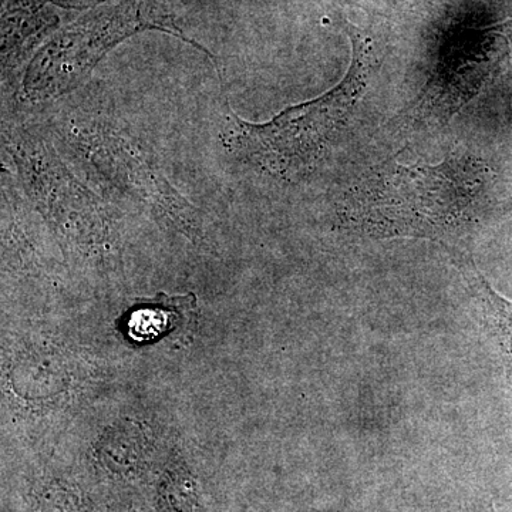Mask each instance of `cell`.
Here are the masks:
<instances>
[{
	"mask_svg": "<svg viewBox=\"0 0 512 512\" xmlns=\"http://www.w3.org/2000/svg\"><path fill=\"white\" fill-rule=\"evenodd\" d=\"M352 62L345 77L318 99L289 107L262 124L231 117L225 146L248 163L278 177H292L315 165L362 99L373 67L372 40L349 28Z\"/></svg>",
	"mask_w": 512,
	"mask_h": 512,
	"instance_id": "2",
	"label": "cell"
},
{
	"mask_svg": "<svg viewBox=\"0 0 512 512\" xmlns=\"http://www.w3.org/2000/svg\"><path fill=\"white\" fill-rule=\"evenodd\" d=\"M69 140L121 191L136 195L173 217L191 218V205L168 183L143 148L124 136L120 128L104 121L74 124Z\"/></svg>",
	"mask_w": 512,
	"mask_h": 512,
	"instance_id": "4",
	"label": "cell"
},
{
	"mask_svg": "<svg viewBox=\"0 0 512 512\" xmlns=\"http://www.w3.org/2000/svg\"><path fill=\"white\" fill-rule=\"evenodd\" d=\"M494 175L471 156L437 165L389 160L370 168L346 197L342 218L372 237L457 241L483 214Z\"/></svg>",
	"mask_w": 512,
	"mask_h": 512,
	"instance_id": "1",
	"label": "cell"
},
{
	"mask_svg": "<svg viewBox=\"0 0 512 512\" xmlns=\"http://www.w3.org/2000/svg\"><path fill=\"white\" fill-rule=\"evenodd\" d=\"M456 261L461 272L466 276L468 284L476 292L481 308H483L484 319L487 320L488 329L497 340L512 376V301L488 284L487 279L478 271L470 256L458 254Z\"/></svg>",
	"mask_w": 512,
	"mask_h": 512,
	"instance_id": "6",
	"label": "cell"
},
{
	"mask_svg": "<svg viewBox=\"0 0 512 512\" xmlns=\"http://www.w3.org/2000/svg\"><path fill=\"white\" fill-rule=\"evenodd\" d=\"M148 29L173 33L202 49L184 35L174 16L156 0H121L92 10L56 33L29 63L23 96L30 101H46L72 92L86 82L114 46Z\"/></svg>",
	"mask_w": 512,
	"mask_h": 512,
	"instance_id": "3",
	"label": "cell"
},
{
	"mask_svg": "<svg viewBox=\"0 0 512 512\" xmlns=\"http://www.w3.org/2000/svg\"><path fill=\"white\" fill-rule=\"evenodd\" d=\"M505 46L495 36L463 37L441 55L412 109L413 119L447 123L500 73Z\"/></svg>",
	"mask_w": 512,
	"mask_h": 512,
	"instance_id": "5",
	"label": "cell"
},
{
	"mask_svg": "<svg viewBox=\"0 0 512 512\" xmlns=\"http://www.w3.org/2000/svg\"><path fill=\"white\" fill-rule=\"evenodd\" d=\"M170 318L171 315L167 312L157 311V309H141L131 315L128 329L131 330L133 338L151 339L168 328Z\"/></svg>",
	"mask_w": 512,
	"mask_h": 512,
	"instance_id": "7",
	"label": "cell"
}]
</instances>
